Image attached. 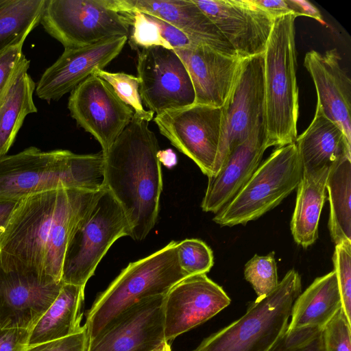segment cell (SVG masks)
Here are the masks:
<instances>
[{"label": "cell", "mask_w": 351, "mask_h": 351, "mask_svg": "<svg viewBox=\"0 0 351 351\" xmlns=\"http://www.w3.org/2000/svg\"><path fill=\"white\" fill-rule=\"evenodd\" d=\"M102 190L58 189L21 199L0 237V266L62 281L68 244Z\"/></svg>", "instance_id": "1"}, {"label": "cell", "mask_w": 351, "mask_h": 351, "mask_svg": "<svg viewBox=\"0 0 351 351\" xmlns=\"http://www.w3.org/2000/svg\"><path fill=\"white\" fill-rule=\"evenodd\" d=\"M159 145L149 121L133 118L104 155V189L120 204L130 226V237L144 239L159 212L162 177Z\"/></svg>", "instance_id": "2"}, {"label": "cell", "mask_w": 351, "mask_h": 351, "mask_svg": "<svg viewBox=\"0 0 351 351\" xmlns=\"http://www.w3.org/2000/svg\"><path fill=\"white\" fill-rule=\"evenodd\" d=\"M104 155L69 150L43 152L30 147L0 157V200L58 189H104Z\"/></svg>", "instance_id": "3"}, {"label": "cell", "mask_w": 351, "mask_h": 351, "mask_svg": "<svg viewBox=\"0 0 351 351\" xmlns=\"http://www.w3.org/2000/svg\"><path fill=\"white\" fill-rule=\"evenodd\" d=\"M296 17L289 14L275 19L264 52L265 124L268 147L293 143L298 136Z\"/></svg>", "instance_id": "4"}, {"label": "cell", "mask_w": 351, "mask_h": 351, "mask_svg": "<svg viewBox=\"0 0 351 351\" xmlns=\"http://www.w3.org/2000/svg\"><path fill=\"white\" fill-rule=\"evenodd\" d=\"M178 241L128 264L108 288L99 294L86 313L89 341L114 319L140 301L160 295L186 276L177 255Z\"/></svg>", "instance_id": "5"}, {"label": "cell", "mask_w": 351, "mask_h": 351, "mask_svg": "<svg viewBox=\"0 0 351 351\" xmlns=\"http://www.w3.org/2000/svg\"><path fill=\"white\" fill-rule=\"evenodd\" d=\"M302 279L294 269L277 287L251 304L245 313L207 337L192 351H268L286 332Z\"/></svg>", "instance_id": "6"}, {"label": "cell", "mask_w": 351, "mask_h": 351, "mask_svg": "<svg viewBox=\"0 0 351 351\" xmlns=\"http://www.w3.org/2000/svg\"><path fill=\"white\" fill-rule=\"evenodd\" d=\"M302 167L295 143L278 147L213 221L221 226L245 225L277 206L297 189Z\"/></svg>", "instance_id": "7"}, {"label": "cell", "mask_w": 351, "mask_h": 351, "mask_svg": "<svg viewBox=\"0 0 351 351\" xmlns=\"http://www.w3.org/2000/svg\"><path fill=\"white\" fill-rule=\"evenodd\" d=\"M130 235V226L123 210L112 193L104 189L68 244L62 281L85 287L110 246L119 238Z\"/></svg>", "instance_id": "8"}, {"label": "cell", "mask_w": 351, "mask_h": 351, "mask_svg": "<svg viewBox=\"0 0 351 351\" xmlns=\"http://www.w3.org/2000/svg\"><path fill=\"white\" fill-rule=\"evenodd\" d=\"M45 31L65 48H77L129 36L130 20L109 0H45L40 20Z\"/></svg>", "instance_id": "9"}, {"label": "cell", "mask_w": 351, "mask_h": 351, "mask_svg": "<svg viewBox=\"0 0 351 351\" xmlns=\"http://www.w3.org/2000/svg\"><path fill=\"white\" fill-rule=\"evenodd\" d=\"M264 53L244 58L221 107V131L213 175L230 152L245 141L265 120Z\"/></svg>", "instance_id": "10"}, {"label": "cell", "mask_w": 351, "mask_h": 351, "mask_svg": "<svg viewBox=\"0 0 351 351\" xmlns=\"http://www.w3.org/2000/svg\"><path fill=\"white\" fill-rule=\"evenodd\" d=\"M160 132L208 178L213 175L221 131V107L193 104L156 115Z\"/></svg>", "instance_id": "11"}, {"label": "cell", "mask_w": 351, "mask_h": 351, "mask_svg": "<svg viewBox=\"0 0 351 351\" xmlns=\"http://www.w3.org/2000/svg\"><path fill=\"white\" fill-rule=\"evenodd\" d=\"M136 70L141 101L156 115L194 104L195 95L190 75L173 49H142Z\"/></svg>", "instance_id": "12"}, {"label": "cell", "mask_w": 351, "mask_h": 351, "mask_svg": "<svg viewBox=\"0 0 351 351\" xmlns=\"http://www.w3.org/2000/svg\"><path fill=\"white\" fill-rule=\"evenodd\" d=\"M68 108L77 125L98 141L104 154L134 114L110 85L95 74L71 92Z\"/></svg>", "instance_id": "13"}, {"label": "cell", "mask_w": 351, "mask_h": 351, "mask_svg": "<svg viewBox=\"0 0 351 351\" xmlns=\"http://www.w3.org/2000/svg\"><path fill=\"white\" fill-rule=\"evenodd\" d=\"M231 300L205 274L185 277L165 294L164 335L167 342L206 322L227 307Z\"/></svg>", "instance_id": "14"}, {"label": "cell", "mask_w": 351, "mask_h": 351, "mask_svg": "<svg viewBox=\"0 0 351 351\" xmlns=\"http://www.w3.org/2000/svg\"><path fill=\"white\" fill-rule=\"evenodd\" d=\"M244 59L265 51L275 19L254 0H192Z\"/></svg>", "instance_id": "15"}, {"label": "cell", "mask_w": 351, "mask_h": 351, "mask_svg": "<svg viewBox=\"0 0 351 351\" xmlns=\"http://www.w3.org/2000/svg\"><path fill=\"white\" fill-rule=\"evenodd\" d=\"M63 284L0 266V328L31 330L56 300Z\"/></svg>", "instance_id": "16"}, {"label": "cell", "mask_w": 351, "mask_h": 351, "mask_svg": "<svg viewBox=\"0 0 351 351\" xmlns=\"http://www.w3.org/2000/svg\"><path fill=\"white\" fill-rule=\"evenodd\" d=\"M165 295L143 300L119 315L89 341L87 351H152L166 341Z\"/></svg>", "instance_id": "17"}, {"label": "cell", "mask_w": 351, "mask_h": 351, "mask_svg": "<svg viewBox=\"0 0 351 351\" xmlns=\"http://www.w3.org/2000/svg\"><path fill=\"white\" fill-rule=\"evenodd\" d=\"M128 36H116L77 48H65L58 60L39 80L37 96L50 102L58 100L104 68L121 52Z\"/></svg>", "instance_id": "18"}, {"label": "cell", "mask_w": 351, "mask_h": 351, "mask_svg": "<svg viewBox=\"0 0 351 351\" xmlns=\"http://www.w3.org/2000/svg\"><path fill=\"white\" fill-rule=\"evenodd\" d=\"M173 50L190 75L195 95L194 104L222 107L243 58L202 44Z\"/></svg>", "instance_id": "19"}, {"label": "cell", "mask_w": 351, "mask_h": 351, "mask_svg": "<svg viewBox=\"0 0 351 351\" xmlns=\"http://www.w3.org/2000/svg\"><path fill=\"white\" fill-rule=\"evenodd\" d=\"M121 14L138 11L160 19L202 44L226 54L237 56L210 19L192 0H109Z\"/></svg>", "instance_id": "20"}, {"label": "cell", "mask_w": 351, "mask_h": 351, "mask_svg": "<svg viewBox=\"0 0 351 351\" xmlns=\"http://www.w3.org/2000/svg\"><path fill=\"white\" fill-rule=\"evenodd\" d=\"M268 148L265 120L260 122L248 138L228 155L217 173L208 178L201 207L217 213L242 189L261 164Z\"/></svg>", "instance_id": "21"}, {"label": "cell", "mask_w": 351, "mask_h": 351, "mask_svg": "<svg viewBox=\"0 0 351 351\" xmlns=\"http://www.w3.org/2000/svg\"><path fill=\"white\" fill-rule=\"evenodd\" d=\"M340 60L336 49L324 53L311 50L305 55L304 65L315 86L316 108L336 123L351 143V80Z\"/></svg>", "instance_id": "22"}, {"label": "cell", "mask_w": 351, "mask_h": 351, "mask_svg": "<svg viewBox=\"0 0 351 351\" xmlns=\"http://www.w3.org/2000/svg\"><path fill=\"white\" fill-rule=\"evenodd\" d=\"M303 171L331 167L351 158V143L341 129L316 108L313 119L295 141Z\"/></svg>", "instance_id": "23"}, {"label": "cell", "mask_w": 351, "mask_h": 351, "mask_svg": "<svg viewBox=\"0 0 351 351\" xmlns=\"http://www.w3.org/2000/svg\"><path fill=\"white\" fill-rule=\"evenodd\" d=\"M342 308L335 271L318 277L297 297L287 331L306 328H322Z\"/></svg>", "instance_id": "24"}, {"label": "cell", "mask_w": 351, "mask_h": 351, "mask_svg": "<svg viewBox=\"0 0 351 351\" xmlns=\"http://www.w3.org/2000/svg\"><path fill=\"white\" fill-rule=\"evenodd\" d=\"M331 167L303 171L297 187L290 227L295 242L304 248L313 245L318 238L319 221L325 202L326 185Z\"/></svg>", "instance_id": "25"}, {"label": "cell", "mask_w": 351, "mask_h": 351, "mask_svg": "<svg viewBox=\"0 0 351 351\" xmlns=\"http://www.w3.org/2000/svg\"><path fill=\"white\" fill-rule=\"evenodd\" d=\"M84 288L63 284L56 300L30 330L29 346L63 338L85 328L81 326Z\"/></svg>", "instance_id": "26"}, {"label": "cell", "mask_w": 351, "mask_h": 351, "mask_svg": "<svg viewBox=\"0 0 351 351\" xmlns=\"http://www.w3.org/2000/svg\"><path fill=\"white\" fill-rule=\"evenodd\" d=\"M29 60L23 63L0 104V157L12 146L25 117L37 112L33 93L35 83L27 73Z\"/></svg>", "instance_id": "27"}, {"label": "cell", "mask_w": 351, "mask_h": 351, "mask_svg": "<svg viewBox=\"0 0 351 351\" xmlns=\"http://www.w3.org/2000/svg\"><path fill=\"white\" fill-rule=\"evenodd\" d=\"M326 189L328 194V229L333 243L351 241V158L333 165Z\"/></svg>", "instance_id": "28"}, {"label": "cell", "mask_w": 351, "mask_h": 351, "mask_svg": "<svg viewBox=\"0 0 351 351\" xmlns=\"http://www.w3.org/2000/svg\"><path fill=\"white\" fill-rule=\"evenodd\" d=\"M122 14L131 21L132 29L128 39L134 50L152 47L174 49L191 44V40L183 32L156 16L138 11Z\"/></svg>", "instance_id": "29"}, {"label": "cell", "mask_w": 351, "mask_h": 351, "mask_svg": "<svg viewBox=\"0 0 351 351\" xmlns=\"http://www.w3.org/2000/svg\"><path fill=\"white\" fill-rule=\"evenodd\" d=\"M45 0H8L0 7V54L40 23Z\"/></svg>", "instance_id": "30"}, {"label": "cell", "mask_w": 351, "mask_h": 351, "mask_svg": "<svg viewBox=\"0 0 351 351\" xmlns=\"http://www.w3.org/2000/svg\"><path fill=\"white\" fill-rule=\"evenodd\" d=\"M108 83L119 97L134 111V115L150 121L154 113L145 110L139 94V80L125 73H112L97 69L93 73Z\"/></svg>", "instance_id": "31"}, {"label": "cell", "mask_w": 351, "mask_h": 351, "mask_svg": "<svg viewBox=\"0 0 351 351\" xmlns=\"http://www.w3.org/2000/svg\"><path fill=\"white\" fill-rule=\"evenodd\" d=\"M244 276L253 287L257 298L272 292L279 283L274 252L266 256L255 254L245 264Z\"/></svg>", "instance_id": "32"}, {"label": "cell", "mask_w": 351, "mask_h": 351, "mask_svg": "<svg viewBox=\"0 0 351 351\" xmlns=\"http://www.w3.org/2000/svg\"><path fill=\"white\" fill-rule=\"evenodd\" d=\"M177 255L181 269L188 276L206 274L214 264L213 251L197 239L178 241Z\"/></svg>", "instance_id": "33"}, {"label": "cell", "mask_w": 351, "mask_h": 351, "mask_svg": "<svg viewBox=\"0 0 351 351\" xmlns=\"http://www.w3.org/2000/svg\"><path fill=\"white\" fill-rule=\"evenodd\" d=\"M332 262L341 297L342 309L351 322V241L335 245Z\"/></svg>", "instance_id": "34"}, {"label": "cell", "mask_w": 351, "mask_h": 351, "mask_svg": "<svg viewBox=\"0 0 351 351\" xmlns=\"http://www.w3.org/2000/svg\"><path fill=\"white\" fill-rule=\"evenodd\" d=\"M322 332L319 328L286 330L268 351H324Z\"/></svg>", "instance_id": "35"}, {"label": "cell", "mask_w": 351, "mask_h": 351, "mask_svg": "<svg viewBox=\"0 0 351 351\" xmlns=\"http://www.w3.org/2000/svg\"><path fill=\"white\" fill-rule=\"evenodd\" d=\"M324 351H351V322L342 308L322 329Z\"/></svg>", "instance_id": "36"}, {"label": "cell", "mask_w": 351, "mask_h": 351, "mask_svg": "<svg viewBox=\"0 0 351 351\" xmlns=\"http://www.w3.org/2000/svg\"><path fill=\"white\" fill-rule=\"evenodd\" d=\"M26 38H22L0 54V104L16 73L27 60L22 50Z\"/></svg>", "instance_id": "37"}, {"label": "cell", "mask_w": 351, "mask_h": 351, "mask_svg": "<svg viewBox=\"0 0 351 351\" xmlns=\"http://www.w3.org/2000/svg\"><path fill=\"white\" fill-rule=\"evenodd\" d=\"M88 343L89 337L85 326L79 332L29 346L26 351H87Z\"/></svg>", "instance_id": "38"}, {"label": "cell", "mask_w": 351, "mask_h": 351, "mask_svg": "<svg viewBox=\"0 0 351 351\" xmlns=\"http://www.w3.org/2000/svg\"><path fill=\"white\" fill-rule=\"evenodd\" d=\"M30 330L23 328H0V351H26Z\"/></svg>", "instance_id": "39"}, {"label": "cell", "mask_w": 351, "mask_h": 351, "mask_svg": "<svg viewBox=\"0 0 351 351\" xmlns=\"http://www.w3.org/2000/svg\"><path fill=\"white\" fill-rule=\"evenodd\" d=\"M291 13L295 16H305L313 18L324 23L319 10L311 3L306 0H285Z\"/></svg>", "instance_id": "40"}, {"label": "cell", "mask_w": 351, "mask_h": 351, "mask_svg": "<svg viewBox=\"0 0 351 351\" xmlns=\"http://www.w3.org/2000/svg\"><path fill=\"white\" fill-rule=\"evenodd\" d=\"M274 19L292 14L285 0H254Z\"/></svg>", "instance_id": "41"}, {"label": "cell", "mask_w": 351, "mask_h": 351, "mask_svg": "<svg viewBox=\"0 0 351 351\" xmlns=\"http://www.w3.org/2000/svg\"><path fill=\"white\" fill-rule=\"evenodd\" d=\"M19 200L20 199L0 200V237L11 214Z\"/></svg>", "instance_id": "42"}, {"label": "cell", "mask_w": 351, "mask_h": 351, "mask_svg": "<svg viewBox=\"0 0 351 351\" xmlns=\"http://www.w3.org/2000/svg\"><path fill=\"white\" fill-rule=\"evenodd\" d=\"M158 158L160 162H162L166 166H172L176 162V155L171 149L159 151Z\"/></svg>", "instance_id": "43"}, {"label": "cell", "mask_w": 351, "mask_h": 351, "mask_svg": "<svg viewBox=\"0 0 351 351\" xmlns=\"http://www.w3.org/2000/svg\"><path fill=\"white\" fill-rule=\"evenodd\" d=\"M152 351H171L170 343L165 341Z\"/></svg>", "instance_id": "44"}, {"label": "cell", "mask_w": 351, "mask_h": 351, "mask_svg": "<svg viewBox=\"0 0 351 351\" xmlns=\"http://www.w3.org/2000/svg\"><path fill=\"white\" fill-rule=\"evenodd\" d=\"M7 1L8 0H0V7L5 4Z\"/></svg>", "instance_id": "45"}]
</instances>
